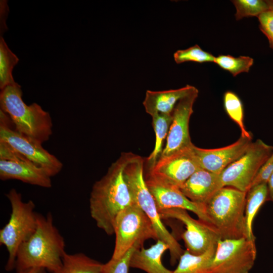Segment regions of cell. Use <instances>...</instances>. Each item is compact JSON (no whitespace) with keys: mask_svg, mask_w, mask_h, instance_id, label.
<instances>
[{"mask_svg":"<svg viewBox=\"0 0 273 273\" xmlns=\"http://www.w3.org/2000/svg\"><path fill=\"white\" fill-rule=\"evenodd\" d=\"M63 237L53 222L52 214H37V227L32 236L19 247L16 254V272L42 267L51 273L61 268L66 252Z\"/></svg>","mask_w":273,"mask_h":273,"instance_id":"obj_2","label":"cell"},{"mask_svg":"<svg viewBox=\"0 0 273 273\" xmlns=\"http://www.w3.org/2000/svg\"><path fill=\"white\" fill-rule=\"evenodd\" d=\"M267 2L269 7V10H273V0H267Z\"/></svg>","mask_w":273,"mask_h":273,"instance_id":"obj_35","label":"cell"},{"mask_svg":"<svg viewBox=\"0 0 273 273\" xmlns=\"http://www.w3.org/2000/svg\"><path fill=\"white\" fill-rule=\"evenodd\" d=\"M195 86L187 84L183 87L163 91L147 90L143 102L146 112L152 116L156 114H172L178 102Z\"/></svg>","mask_w":273,"mask_h":273,"instance_id":"obj_18","label":"cell"},{"mask_svg":"<svg viewBox=\"0 0 273 273\" xmlns=\"http://www.w3.org/2000/svg\"><path fill=\"white\" fill-rule=\"evenodd\" d=\"M103 264L83 253L68 254L62 258L60 269L55 273H102Z\"/></svg>","mask_w":273,"mask_h":273,"instance_id":"obj_22","label":"cell"},{"mask_svg":"<svg viewBox=\"0 0 273 273\" xmlns=\"http://www.w3.org/2000/svg\"><path fill=\"white\" fill-rule=\"evenodd\" d=\"M198 93V89L194 87L176 105L172 112V120L166 145L160 157L169 155L193 144L189 132V122Z\"/></svg>","mask_w":273,"mask_h":273,"instance_id":"obj_13","label":"cell"},{"mask_svg":"<svg viewBox=\"0 0 273 273\" xmlns=\"http://www.w3.org/2000/svg\"><path fill=\"white\" fill-rule=\"evenodd\" d=\"M173 58L177 64L187 62L199 63L213 62L215 57L203 50L198 44L185 50H178L173 54Z\"/></svg>","mask_w":273,"mask_h":273,"instance_id":"obj_28","label":"cell"},{"mask_svg":"<svg viewBox=\"0 0 273 273\" xmlns=\"http://www.w3.org/2000/svg\"><path fill=\"white\" fill-rule=\"evenodd\" d=\"M18 273H47V270L42 267L28 268Z\"/></svg>","mask_w":273,"mask_h":273,"instance_id":"obj_34","label":"cell"},{"mask_svg":"<svg viewBox=\"0 0 273 273\" xmlns=\"http://www.w3.org/2000/svg\"><path fill=\"white\" fill-rule=\"evenodd\" d=\"M222 187L220 174L201 168L193 173L179 189L191 201L203 205Z\"/></svg>","mask_w":273,"mask_h":273,"instance_id":"obj_17","label":"cell"},{"mask_svg":"<svg viewBox=\"0 0 273 273\" xmlns=\"http://www.w3.org/2000/svg\"><path fill=\"white\" fill-rule=\"evenodd\" d=\"M0 178L17 179L44 188L52 187L51 177L41 168L27 160H0Z\"/></svg>","mask_w":273,"mask_h":273,"instance_id":"obj_16","label":"cell"},{"mask_svg":"<svg viewBox=\"0 0 273 273\" xmlns=\"http://www.w3.org/2000/svg\"><path fill=\"white\" fill-rule=\"evenodd\" d=\"M169 247L163 241L157 240L150 248H138L131 255L129 266L142 269L147 273H173L162 264L161 257Z\"/></svg>","mask_w":273,"mask_h":273,"instance_id":"obj_19","label":"cell"},{"mask_svg":"<svg viewBox=\"0 0 273 273\" xmlns=\"http://www.w3.org/2000/svg\"><path fill=\"white\" fill-rule=\"evenodd\" d=\"M151 117L155 134V143L153 150L147 158L150 167L156 163L163 150V144L168 133L172 120V114H156Z\"/></svg>","mask_w":273,"mask_h":273,"instance_id":"obj_23","label":"cell"},{"mask_svg":"<svg viewBox=\"0 0 273 273\" xmlns=\"http://www.w3.org/2000/svg\"><path fill=\"white\" fill-rule=\"evenodd\" d=\"M0 160H27L7 143L0 141Z\"/></svg>","mask_w":273,"mask_h":273,"instance_id":"obj_32","label":"cell"},{"mask_svg":"<svg viewBox=\"0 0 273 273\" xmlns=\"http://www.w3.org/2000/svg\"><path fill=\"white\" fill-rule=\"evenodd\" d=\"M114 230L115 243L113 259L121 258L133 247H142L148 239H158L151 221L136 203L119 213Z\"/></svg>","mask_w":273,"mask_h":273,"instance_id":"obj_7","label":"cell"},{"mask_svg":"<svg viewBox=\"0 0 273 273\" xmlns=\"http://www.w3.org/2000/svg\"><path fill=\"white\" fill-rule=\"evenodd\" d=\"M252 138V135H241L235 143L224 147L206 149L193 145L192 148L202 169L220 174L246 151L253 142Z\"/></svg>","mask_w":273,"mask_h":273,"instance_id":"obj_14","label":"cell"},{"mask_svg":"<svg viewBox=\"0 0 273 273\" xmlns=\"http://www.w3.org/2000/svg\"><path fill=\"white\" fill-rule=\"evenodd\" d=\"M18 58L10 50L3 37H0V88L16 83L12 76L14 67Z\"/></svg>","mask_w":273,"mask_h":273,"instance_id":"obj_24","label":"cell"},{"mask_svg":"<svg viewBox=\"0 0 273 273\" xmlns=\"http://www.w3.org/2000/svg\"><path fill=\"white\" fill-rule=\"evenodd\" d=\"M11 207L8 222L0 230V244L5 246L8 252L5 269L11 271L15 269L17 251L20 246L28 240L37 227V213L32 200L24 202L21 194L15 189H11L6 194Z\"/></svg>","mask_w":273,"mask_h":273,"instance_id":"obj_6","label":"cell"},{"mask_svg":"<svg viewBox=\"0 0 273 273\" xmlns=\"http://www.w3.org/2000/svg\"><path fill=\"white\" fill-rule=\"evenodd\" d=\"M216 247L200 255H195L187 250L179 258V263L173 273H209Z\"/></svg>","mask_w":273,"mask_h":273,"instance_id":"obj_21","label":"cell"},{"mask_svg":"<svg viewBox=\"0 0 273 273\" xmlns=\"http://www.w3.org/2000/svg\"><path fill=\"white\" fill-rule=\"evenodd\" d=\"M162 218H174L182 222L186 230L182 234L187 250L195 255H200L217 246L221 239L216 230L200 219L192 218L187 210L170 208L159 211Z\"/></svg>","mask_w":273,"mask_h":273,"instance_id":"obj_11","label":"cell"},{"mask_svg":"<svg viewBox=\"0 0 273 273\" xmlns=\"http://www.w3.org/2000/svg\"><path fill=\"white\" fill-rule=\"evenodd\" d=\"M259 28L267 37L270 48L273 50V10H269L258 17Z\"/></svg>","mask_w":273,"mask_h":273,"instance_id":"obj_30","label":"cell"},{"mask_svg":"<svg viewBox=\"0 0 273 273\" xmlns=\"http://www.w3.org/2000/svg\"><path fill=\"white\" fill-rule=\"evenodd\" d=\"M236 12L235 15L237 20L245 17H257L269 10L267 1L263 0H234L232 1Z\"/></svg>","mask_w":273,"mask_h":273,"instance_id":"obj_27","label":"cell"},{"mask_svg":"<svg viewBox=\"0 0 273 273\" xmlns=\"http://www.w3.org/2000/svg\"><path fill=\"white\" fill-rule=\"evenodd\" d=\"M214 63L221 69L231 73L233 76L248 72L253 65V58L246 56L235 57L230 55H220L215 57Z\"/></svg>","mask_w":273,"mask_h":273,"instance_id":"obj_26","label":"cell"},{"mask_svg":"<svg viewBox=\"0 0 273 273\" xmlns=\"http://www.w3.org/2000/svg\"><path fill=\"white\" fill-rule=\"evenodd\" d=\"M136 247L131 248L119 259H113L103 264L102 273H128L130 260Z\"/></svg>","mask_w":273,"mask_h":273,"instance_id":"obj_29","label":"cell"},{"mask_svg":"<svg viewBox=\"0 0 273 273\" xmlns=\"http://www.w3.org/2000/svg\"><path fill=\"white\" fill-rule=\"evenodd\" d=\"M123 173L136 204L152 222L158 239L169 247L171 264L175 263L184 253L180 244L162 222L155 199L148 188L144 173V160L138 155L124 153Z\"/></svg>","mask_w":273,"mask_h":273,"instance_id":"obj_4","label":"cell"},{"mask_svg":"<svg viewBox=\"0 0 273 273\" xmlns=\"http://www.w3.org/2000/svg\"><path fill=\"white\" fill-rule=\"evenodd\" d=\"M272 172L273 152L259 169L250 188L261 184H267Z\"/></svg>","mask_w":273,"mask_h":273,"instance_id":"obj_31","label":"cell"},{"mask_svg":"<svg viewBox=\"0 0 273 273\" xmlns=\"http://www.w3.org/2000/svg\"><path fill=\"white\" fill-rule=\"evenodd\" d=\"M124 162L122 153L106 173L95 183L90 194V216L97 226L108 235L114 234V222L119 213L135 203L124 177Z\"/></svg>","mask_w":273,"mask_h":273,"instance_id":"obj_1","label":"cell"},{"mask_svg":"<svg viewBox=\"0 0 273 273\" xmlns=\"http://www.w3.org/2000/svg\"><path fill=\"white\" fill-rule=\"evenodd\" d=\"M22 94L21 86L16 82L1 90V110L9 116L15 125V130L42 144L52 134L51 117L35 103L26 105Z\"/></svg>","mask_w":273,"mask_h":273,"instance_id":"obj_3","label":"cell"},{"mask_svg":"<svg viewBox=\"0 0 273 273\" xmlns=\"http://www.w3.org/2000/svg\"><path fill=\"white\" fill-rule=\"evenodd\" d=\"M246 197L245 192L223 187L203 204L210 224L221 239L245 237Z\"/></svg>","mask_w":273,"mask_h":273,"instance_id":"obj_5","label":"cell"},{"mask_svg":"<svg viewBox=\"0 0 273 273\" xmlns=\"http://www.w3.org/2000/svg\"><path fill=\"white\" fill-rule=\"evenodd\" d=\"M268 189V201L273 202V172L267 183Z\"/></svg>","mask_w":273,"mask_h":273,"instance_id":"obj_33","label":"cell"},{"mask_svg":"<svg viewBox=\"0 0 273 273\" xmlns=\"http://www.w3.org/2000/svg\"><path fill=\"white\" fill-rule=\"evenodd\" d=\"M273 152V147L260 139L252 142L246 151L220 173L223 187L247 193L257 173Z\"/></svg>","mask_w":273,"mask_h":273,"instance_id":"obj_8","label":"cell"},{"mask_svg":"<svg viewBox=\"0 0 273 273\" xmlns=\"http://www.w3.org/2000/svg\"><path fill=\"white\" fill-rule=\"evenodd\" d=\"M191 146L160 157L150 167L149 175L162 183L179 189L196 171L201 169Z\"/></svg>","mask_w":273,"mask_h":273,"instance_id":"obj_10","label":"cell"},{"mask_svg":"<svg viewBox=\"0 0 273 273\" xmlns=\"http://www.w3.org/2000/svg\"><path fill=\"white\" fill-rule=\"evenodd\" d=\"M0 141L8 144L28 161L43 169L50 176L58 174L63 163L42 146V144L24 136L1 122Z\"/></svg>","mask_w":273,"mask_h":273,"instance_id":"obj_12","label":"cell"},{"mask_svg":"<svg viewBox=\"0 0 273 273\" xmlns=\"http://www.w3.org/2000/svg\"><path fill=\"white\" fill-rule=\"evenodd\" d=\"M223 106L230 118L239 127L241 135L250 136L251 132L248 131L244 123V109L242 102L234 92L228 90L223 95Z\"/></svg>","mask_w":273,"mask_h":273,"instance_id":"obj_25","label":"cell"},{"mask_svg":"<svg viewBox=\"0 0 273 273\" xmlns=\"http://www.w3.org/2000/svg\"><path fill=\"white\" fill-rule=\"evenodd\" d=\"M145 181L148 188L155 199L159 211L170 208L189 210L194 213L199 219L210 224L204 212L203 205L191 201L178 188L162 183L149 175Z\"/></svg>","mask_w":273,"mask_h":273,"instance_id":"obj_15","label":"cell"},{"mask_svg":"<svg viewBox=\"0 0 273 273\" xmlns=\"http://www.w3.org/2000/svg\"><path fill=\"white\" fill-rule=\"evenodd\" d=\"M268 201L267 184H261L252 187L246 193L244 213L245 237L255 240L252 231L254 219L260 207Z\"/></svg>","mask_w":273,"mask_h":273,"instance_id":"obj_20","label":"cell"},{"mask_svg":"<svg viewBox=\"0 0 273 273\" xmlns=\"http://www.w3.org/2000/svg\"><path fill=\"white\" fill-rule=\"evenodd\" d=\"M256 257L255 240L245 237L220 239L209 273H249Z\"/></svg>","mask_w":273,"mask_h":273,"instance_id":"obj_9","label":"cell"}]
</instances>
